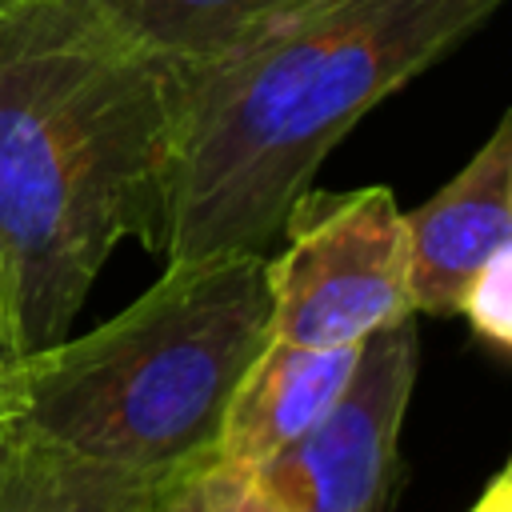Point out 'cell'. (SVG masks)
Returning <instances> with one entry per match:
<instances>
[{
	"mask_svg": "<svg viewBox=\"0 0 512 512\" xmlns=\"http://www.w3.org/2000/svg\"><path fill=\"white\" fill-rule=\"evenodd\" d=\"M12 4H20V0H0V12H4V8H12Z\"/></svg>",
	"mask_w": 512,
	"mask_h": 512,
	"instance_id": "cell-14",
	"label": "cell"
},
{
	"mask_svg": "<svg viewBox=\"0 0 512 512\" xmlns=\"http://www.w3.org/2000/svg\"><path fill=\"white\" fill-rule=\"evenodd\" d=\"M504 0H292L228 52L172 68L160 260L268 252L328 152Z\"/></svg>",
	"mask_w": 512,
	"mask_h": 512,
	"instance_id": "cell-2",
	"label": "cell"
},
{
	"mask_svg": "<svg viewBox=\"0 0 512 512\" xmlns=\"http://www.w3.org/2000/svg\"><path fill=\"white\" fill-rule=\"evenodd\" d=\"M360 360L356 348H300L268 340L240 376L212 460L256 472L304 432H312L348 388Z\"/></svg>",
	"mask_w": 512,
	"mask_h": 512,
	"instance_id": "cell-7",
	"label": "cell"
},
{
	"mask_svg": "<svg viewBox=\"0 0 512 512\" xmlns=\"http://www.w3.org/2000/svg\"><path fill=\"white\" fill-rule=\"evenodd\" d=\"M264 252L164 264L160 280L84 336L0 364V420L160 480L212 456L228 400L272 340Z\"/></svg>",
	"mask_w": 512,
	"mask_h": 512,
	"instance_id": "cell-3",
	"label": "cell"
},
{
	"mask_svg": "<svg viewBox=\"0 0 512 512\" xmlns=\"http://www.w3.org/2000/svg\"><path fill=\"white\" fill-rule=\"evenodd\" d=\"M468 512H512V468L504 464L480 492V500Z\"/></svg>",
	"mask_w": 512,
	"mask_h": 512,
	"instance_id": "cell-12",
	"label": "cell"
},
{
	"mask_svg": "<svg viewBox=\"0 0 512 512\" xmlns=\"http://www.w3.org/2000/svg\"><path fill=\"white\" fill-rule=\"evenodd\" d=\"M512 248V116L420 208L404 212L408 300L416 316H456L476 272Z\"/></svg>",
	"mask_w": 512,
	"mask_h": 512,
	"instance_id": "cell-6",
	"label": "cell"
},
{
	"mask_svg": "<svg viewBox=\"0 0 512 512\" xmlns=\"http://www.w3.org/2000/svg\"><path fill=\"white\" fill-rule=\"evenodd\" d=\"M8 356H12V352H8V344H4V336H0V364H4Z\"/></svg>",
	"mask_w": 512,
	"mask_h": 512,
	"instance_id": "cell-13",
	"label": "cell"
},
{
	"mask_svg": "<svg viewBox=\"0 0 512 512\" xmlns=\"http://www.w3.org/2000/svg\"><path fill=\"white\" fill-rule=\"evenodd\" d=\"M284 248L264 260L268 336L300 348H356L416 316L408 300L404 212L388 184L308 188L280 224Z\"/></svg>",
	"mask_w": 512,
	"mask_h": 512,
	"instance_id": "cell-4",
	"label": "cell"
},
{
	"mask_svg": "<svg viewBox=\"0 0 512 512\" xmlns=\"http://www.w3.org/2000/svg\"><path fill=\"white\" fill-rule=\"evenodd\" d=\"M456 312L468 320L472 336L484 340L488 348H496V352L512 348V248L496 252L476 272V280L464 288V300Z\"/></svg>",
	"mask_w": 512,
	"mask_h": 512,
	"instance_id": "cell-11",
	"label": "cell"
},
{
	"mask_svg": "<svg viewBox=\"0 0 512 512\" xmlns=\"http://www.w3.org/2000/svg\"><path fill=\"white\" fill-rule=\"evenodd\" d=\"M120 32L172 68L212 60L292 0H92Z\"/></svg>",
	"mask_w": 512,
	"mask_h": 512,
	"instance_id": "cell-9",
	"label": "cell"
},
{
	"mask_svg": "<svg viewBox=\"0 0 512 512\" xmlns=\"http://www.w3.org/2000/svg\"><path fill=\"white\" fill-rule=\"evenodd\" d=\"M172 64L92 0L0 12V336L12 356L68 336L124 236L160 256Z\"/></svg>",
	"mask_w": 512,
	"mask_h": 512,
	"instance_id": "cell-1",
	"label": "cell"
},
{
	"mask_svg": "<svg viewBox=\"0 0 512 512\" xmlns=\"http://www.w3.org/2000/svg\"><path fill=\"white\" fill-rule=\"evenodd\" d=\"M420 372L416 316L368 336L328 416L252 476L288 512H392L400 428Z\"/></svg>",
	"mask_w": 512,
	"mask_h": 512,
	"instance_id": "cell-5",
	"label": "cell"
},
{
	"mask_svg": "<svg viewBox=\"0 0 512 512\" xmlns=\"http://www.w3.org/2000/svg\"><path fill=\"white\" fill-rule=\"evenodd\" d=\"M164 484L84 460L20 420H0V512H152Z\"/></svg>",
	"mask_w": 512,
	"mask_h": 512,
	"instance_id": "cell-8",
	"label": "cell"
},
{
	"mask_svg": "<svg viewBox=\"0 0 512 512\" xmlns=\"http://www.w3.org/2000/svg\"><path fill=\"white\" fill-rule=\"evenodd\" d=\"M152 512H288L248 468L200 460L164 484Z\"/></svg>",
	"mask_w": 512,
	"mask_h": 512,
	"instance_id": "cell-10",
	"label": "cell"
}]
</instances>
